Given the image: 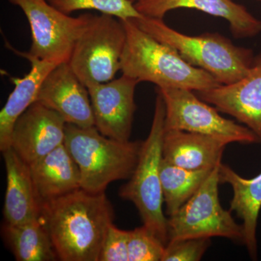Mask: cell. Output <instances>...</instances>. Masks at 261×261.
I'll return each mask as SVG.
<instances>
[{
	"label": "cell",
	"instance_id": "obj_5",
	"mask_svg": "<svg viewBox=\"0 0 261 261\" xmlns=\"http://www.w3.org/2000/svg\"><path fill=\"white\" fill-rule=\"evenodd\" d=\"M165 117L164 101L158 92L149 135L142 142L138 162L129 181L120 188L118 194L124 200L133 202L143 225L166 245L168 219L163 210L164 199L161 179Z\"/></svg>",
	"mask_w": 261,
	"mask_h": 261
},
{
	"label": "cell",
	"instance_id": "obj_14",
	"mask_svg": "<svg viewBox=\"0 0 261 261\" xmlns=\"http://www.w3.org/2000/svg\"><path fill=\"white\" fill-rule=\"evenodd\" d=\"M135 5L142 15L161 19L180 8L200 10L226 20L237 39L255 37L261 33V20L233 0H140Z\"/></svg>",
	"mask_w": 261,
	"mask_h": 261
},
{
	"label": "cell",
	"instance_id": "obj_11",
	"mask_svg": "<svg viewBox=\"0 0 261 261\" xmlns=\"http://www.w3.org/2000/svg\"><path fill=\"white\" fill-rule=\"evenodd\" d=\"M195 92L219 112L230 115L243 123L256 135L261 143V51L241 80Z\"/></svg>",
	"mask_w": 261,
	"mask_h": 261
},
{
	"label": "cell",
	"instance_id": "obj_10",
	"mask_svg": "<svg viewBox=\"0 0 261 261\" xmlns=\"http://www.w3.org/2000/svg\"><path fill=\"white\" fill-rule=\"evenodd\" d=\"M139 83L122 74L110 82L87 86L94 126L102 135L123 142L130 140L137 110L135 90Z\"/></svg>",
	"mask_w": 261,
	"mask_h": 261
},
{
	"label": "cell",
	"instance_id": "obj_18",
	"mask_svg": "<svg viewBox=\"0 0 261 261\" xmlns=\"http://www.w3.org/2000/svg\"><path fill=\"white\" fill-rule=\"evenodd\" d=\"M20 54L30 62L31 69L22 78L12 77L10 79L14 89L0 112V149L2 152L10 148L15 122L32 105L37 102L43 81L57 65L30 56L27 53Z\"/></svg>",
	"mask_w": 261,
	"mask_h": 261
},
{
	"label": "cell",
	"instance_id": "obj_26",
	"mask_svg": "<svg viewBox=\"0 0 261 261\" xmlns=\"http://www.w3.org/2000/svg\"><path fill=\"white\" fill-rule=\"evenodd\" d=\"M132 3H136L137 2L140 1V0H129Z\"/></svg>",
	"mask_w": 261,
	"mask_h": 261
},
{
	"label": "cell",
	"instance_id": "obj_4",
	"mask_svg": "<svg viewBox=\"0 0 261 261\" xmlns=\"http://www.w3.org/2000/svg\"><path fill=\"white\" fill-rule=\"evenodd\" d=\"M142 144L109 138L95 126H65L64 145L80 168L82 189L92 193H102L112 182L130 178Z\"/></svg>",
	"mask_w": 261,
	"mask_h": 261
},
{
	"label": "cell",
	"instance_id": "obj_13",
	"mask_svg": "<svg viewBox=\"0 0 261 261\" xmlns=\"http://www.w3.org/2000/svg\"><path fill=\"white\" fill-rule=\"evenodd\" d=\"M37 102L56 111L66 123L82 128L94 126L88 88L68 63L57 65L43 81Z\"/></svg>",
	"mask_w": 261,
	"mask_h": 261
},
{
	"label": "cell",
	"instance_id": "obj_15",
	"mask_svg": "<svg viewBox=\"0 0 261 261\" xmlns=\"http://www.w3.org/2000/svg\"><path fill=\"white\" fill-rule=\"evenodd\" d=\"M3 154L7 176L3 208L5 224H23L39 219L43 204L36 191L29 164L12 147L3 151Z\"/></svg>",
	"mask_w": 261,
	"mask_h": 261
},
{
	"label": "cell",
	"instance_id": "obj_2",
	"mask_svg": "<svg viewBox=\"0 0 261 261\" xmlns=\"http://www.w3.org/2000/svg\"><path fill=\"white\" fill-rule=\"evenodd\" d=\"M126 32L122 74L158 88L206 90L219 85L214 77L185 61L178 51L140 29L132 19L122 20Z\"/></svg>",
	"mask_w": 261,
	"mask_h": 261
},
{
	"label": "cell",
	"instance_id": "obj_27",
	"mask_svg": "<svg viewBox=\"0 0 261 261\" xmlns=\"http://www.w3.org/2000/svg\"><path fill=\"white\" fill-rule=\"evenodd\" d=\"M255 1L259 2V3H261V0H255Z\"/></svg>",
	"mask_w": 261,
	"mask_h": 261
},
{
	"label": "cell",
	"instance_id": "obj_8",
	"mask_svg": "<svg viewBox=\"0 0 261 261\" xmlns=\"http://www.w3.org/2000/svg\"><path fill=\"white\" fill-rule=\"evenodd\" d=\"M164 101L165 129L200 134L230 143H260L250 128L221 116L217 108L202 100L193 91L158 88Z\"/></svg>",
	"mask_w": 261,
	"mask_h": 261
},
{
	"label": "cell",
	"instance_id": "obj_12",
	"mask_svg": "<svg viewBox=\"0 0 261 261\" xmlns=\"http://www.w3.org/2000/svg\"><path fill=\"white\" fill-rule=\"evenodd\" d=\"M65 126L58 113L34 102L15 122L10 147L31 164L64 144Z\"/></svg>",
	"mask_w": 261,
	"mask_h": 261
},
{
	"label": "cell",
	"instance_id": "obj_7",
	"mask_svg": "<svg viewBox=\"0 0 261 261\" xmlns=\"http://www.w3.org/2000/svg\"><path fill=\"white\" fill-rule=\"evenodd\" d=\"M218 163L202 186L168 219V241L185 238L221 237L244 242L243 224H237L231 211L219 200Z\"/></svg>",
	"mask_w": 261,
	"mask_h": 261
},
{
	"label": "cell",
	"instance_id": "obj_6",
	"mask_svg": "<svg viewBox=\"0 0 261 261\" xmlns=\"http://www.w3.org/2000/svg\"><path fill=\"white\" fill-rule=\"evenodd\" d=\"M126 32L121 19L89 15L88 23L75 42L68 62L86 86L114 80L121 70Z\"/></svg>",
	"mask_w": 261,
	"mask_h": 261
},
{
	"label": "cell",
	"instance_id": "obj_19",
	"mask_svg": "<svg viewBox=\"0 0 261 261\" xmlns=\"http://www.w3.org/2000/svg\"><path fill=\"white\" fill-rule=\"evenodd\" d=\"M220 184H228L233 190L230 211H234L243 221L244 242L252 258L257 257L256 230L261 209V173L252 178H245L232 168L221 163Z\"/></svg>",
	"mask_w": 261,
	"mask_h": 261
},
{
	"label": "cell",
	"instance_id": "obj_3",
	"mask_svg": "<svg viewBox=\"0 0 261 261\" xmlns=\"http://www.w3.org/2000/svg\"><path fill=\"white\" fill-rule=\"evenodd\" d=\"M132 20L149 35L176 49L189 64L210 73L219 84L243 79L255 58L251 49L235 45L219 33L190 36L168 27L163 19L142 15Z\"/></svg>",
	"mask_w": 261,
	"mask_h": 261
},
{
	"label": "cell",
	"instance_id": "obj_24",
	"mask_svg": "<svg viewBox=\"0 0 261 261\" xmlns=\"http://www.w3.org/2000/svg\"><path fill=\"white\" fill-rule=\"evenodd\" d=\"M211 238H185L168 241L162 261H198L211 246Z\"/></svg>",
	"mask_w": 261,
	"mask_h": 261
},
{
	"label": "cell",
	"instance_id": "obj_21",
	"mask_svg": "<svg viewBox=\"0 0 261 261\" xmlns=\"http://www.w3.org/2000/svg\"><path fill=\"white\" fill-rule=\"evenodd\" d=\"M213 168L189 170L170 164L162 160L161 185L166 214L172 216L190 200L208 177Z\"/></svg>",
	"mask_w": 261,
	"mask_h": 261
},
{
	"label": "cell",
	"instance_id": "obj_17",
	"mask_svg": "<svg viewBox=\"0 0 261 261\" xmlns=\"http://www.w3.org/2000/svg\"><path fill=\"white\" fill-rule=\"evenodd\" d=\"M29 167L42 204L82 189L80 168L64 144Z\"/></svg>",
	"mask_w": 261,
	"mask_h": 261
},
{
	"label": "cell",
	"instance_id": "obj_22",
	"mask_svg": "<svg viewBox=\"0 0 261 261\" xmlns=\"http://www.w3.org/2000/svg\"><path fill=\"white\" fill-rule=\"evenodd\" d=\"M48 2L68 15L79 10H92L99 12L101 14L113 15L121 20L142 16L136 9L135 3L129 0H48Z\"/></svg>",
	"mask_w": 261,
	"mask_h": 261
},
{
	"label": "cell",
	"instance_id": "obj_9",
	"mask_svg": "<svg viewBox=\"0 0 261 261\" xmlns=\"http://www.w3.org/2000/svg\"><path fill=\"white\" fill-rule=\"evenodd\" d=\"M27 17L32 33L29 56L58 65L68 63L89 15L70 16L48 0H8Z\"/></svg>",
	"mask_w": 261,
	"mask_h": 261
},
{
	"label": "cell",
	"instance_id": "obj_20",
	"mask_svg": "<svg viewBox=\"0 0 261 261\" xmlns=\"http://www.w3.org/2000/svg\"><path fill=\"white\" fill-rule=\"evenodd\" d=\"M5 240L18 261H54L58 255L42 218L23 224H5Z\"/></svg>",
	"mask_w": 261,
	"mask_h": 261
},
{
	"label": "cell",
	"instance_id": "obj_23",
	"mask_svg": "<svg viewBox=\"0 0 261 261\" xmlns=\"http://www.w3.org/2000/svg\"><path fill=\"white\" fill-rule=\"evenodd\" d=\"M165 247L145 225L128 231V261H162Z\"/></svg>",
	"mask_w": 261,
	"mask_h": 261
},
{
	"label": "cell",
	"instance_id": "obj_1",
	"mask_svg": "<svg viewBox=\"0 0 261 261\" xmlns=\"http://www.w3.org/2000/svg\"><path fill=\"white\" fill-rule=\"evenodd\" d=\"M41 218L58 260L99 261L114 210L105 192L80 189L43 203Z\"/></svg>",
	"mask_w": 261,
	"mask_h": 261
},
{
	"label": "cell",
	"instance_id": "obj_16",
	"mask_svg": "<svg viewBox=\"0 0 261 261\" xmlns=\"http://www.w3.org/2000/svg\"><path fill=\"white\" fill-rule=\"evenodd\" d=\"M226 145L209 136L165 129L163 159L173 166L189 170L213 168L221 162Z\"/></svg>",
	"mask_w": 261,
	"mask_h": 261
},
{
	"label": "cell",
	"instance_id": "obj_25",
	"mask_svg": "<svg viewBox=\"0 0 261 261\" xmlns=\"http://www.w3.org/2000/svg\"><path fill=\"white\" fill-rule=\"evenodd\" d=\"M128 231L114 224L108 226L103 242L99 261H128Z\"/></svg>",
	"mask_w": 261,
	"mask_h": 261
}]
</instances>
